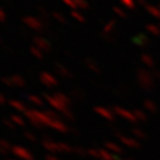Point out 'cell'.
Returning a JSON list of instances; mask_svg holds the SVG:
<instances>
[{"instance_id": "6da1fadb", "label": "cell", "mask_w": 160, "mask_h": 160, "mask_svg": "<svg viewBox=\"0 0 160 160\" xmlns=\"http://www.w3.org/2000/svg\"><path fill=\"white\" fill-rule=\"evenodd\" d=\"M11 153L20 160H33V155L28 148L23 146H13Z\"/></svg>"}, {"instance_id": "7a4b0ae2", "label": "cell", "mask_w": 160, "mask_h": 160, "mask_svg": "<svg viewBox=\"0 0 160 160\" xmlns=\"http://www.w3.org/2000/svg\"><path fill=\"white\" fill-rule=\"evenodd\" d=\"M40 82L44 84V86L49 87H56L58 84V81L57 78L53 76V75L49 74V72H42L40 74Z\"/></svg>"}, {"instance_id": "3957f363", "label": "cell", "mask_w": 160, "mask_h": 160, "mask_svg": "<svg viewBox=\"0 0 160 160\" xmlns=\"http://www.w3.org/2000/svg\"><path fill=\"white\" fill-rule=\"evenodd\" d=\"M24 23H25L26 26H29L30 29L32 30H39L42 28V23L38 19H36L33 17H26L24 19Z\"/></svg>"}, {"instance_id": "277c9868", "label": "cell", "mask_w": 160, "mask_h": 160, "mask_svg": "<svg viewBox=\"0 0 160 160\" xmlns=\"http://www.w3.org/2000/svg\"><path fill=\"white\" fill-rule=\"evenodd\" d=\"M34 45H36V48L37 49H39L40 51L45 52L49 48H50V43L48 42L46 39H44V38H34Z\"/></svg>"}, {"instance_id": "5b68a950", "label": "cell", "mask_w": 160, "mask_h": 160, "mask_svg": "<svg viewBox=\"0 0 160 160\" xmlns=\"http://www.w3.org/2000/svg\"><path fill=\"white\" fill-rule=\"evenodd\" d=\"M10 106H11L14 110L22 112V113H26V110H28L26 107H25V104H24L23 102H20L19 100H12L11 102H10Z\"/></svg>"}, {"instance_id": "8992f818", "label": "cell", "mask_w": 160, "mask_h": 160, "mask_svg": "<svg viewBox=\"0 0 160 160\" xmlns=\"http://www.w3.org/2000/svg\"><path fill=\"white\" fill-rule=\"evenodd\" d=\"M8 84L14 87H23L25 84V81L20 76H12L8 78Z\"/></svg>"}, {"instance_id": "52a82bcc", "label": "cell", "mask_w": 160, "mask_h": 160, "mask_svg": "<svg viewBox=\"0 0 160 160\" xmlns=\"http://www.w3.org/2000/svg\"><path fill=\"white\" fill-rule=\"evenodd\" d=\"M11 119V126H24L25 125V121L20 115H12L10 116Z\"/></svg>"}, {"instance_id": "ba28073f", "label": "cell", "mask_w": 160, "mask_h": 160, "mask_svg": "<svg viewBox=\"0 0 160 160\" xmlns=\"http://www.w3.org/2000/svg\"><path fill=\"white\" fill-rule=\"evenodd\" d=\"M12 151V146L10 143L5 141V140H1L0 141V152L1 153H7V152H10Z\"/></svg>"}, {"instance_id": "9c48e42d", "label": "cell", "mask_w": 160, "mask_h": 160, "mask_svg": "<svg viewBox=\"0 0 160 160\" xmlns=\"http://www.w3.org/2000/svg\"><path fill=\"white\" fill-rule=\"evenodd\" d=\"M28 98H29V101L33 104L34 107H39V106H42V104H43L42 98H40V97H38V96H36V95H31V96H29Z\"/></svg>"}, {"instance_id": "30bf717a", "label": "cell", "mask_w": 160, "mask_h": 160, "mask_svg": "<svg viewBox=\"0 0 160 160\" xmlns=\"http://www.w3.org/2000/svg\"><path fill=\"white\" fill-rule=\"evenodd\" d=\"M31 50H32V51H31V53L33 55L34 57H37V58H43V51H40L39 49H37V48H32Z\"/></svg>"}, {"instance_id": "8fae6325", "label": "cell", "mask_w": 160, "mask_h": 160, "mask_svg": "<svg viewBox=\"0 0 160 160\" xmlns=\"http://www.w3.org/2000/svg\"><path fill=\"white\" fill-rule=\"evenodd\" d=\"M5 20V12L0 8V22H4Z\"/></svg>"}, {"instance_id": "7c38bea8", "label": "cell", "mask_w": 160, "mask_h": 160, "mask_svg": "<svg viewBox=\"0 0 160 160\" xmlns=\"http://www.w3.org/2000/svg\"><path fill=\"white\" fill-rule=\"evenodd\" d=\"M46 160H58V158L53 157V155H49V157H46Z\"/></svg>"}, {"instance_id": "4fadbf2b", "label": "cell", "mask_w": 160, "mask_h": 160, "mask_svg": "<svg viewBox=\"0 0 160 160\" xmlns=\"http://www.w3.org/2000/svg\"><path fill=\"white\" fill-rule=\"evenodd\" d=\"M5 102V96L2 94H0V103H4Z\"/></svg>"}]
</instances>
